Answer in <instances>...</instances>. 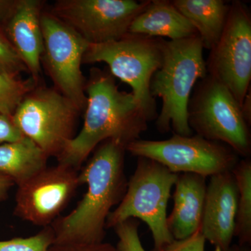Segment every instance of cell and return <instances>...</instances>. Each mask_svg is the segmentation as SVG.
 Wrapping results in <instances>:
<instances>
[{
    "instance_id": "5",
    "label": "cell",
    "mask_w": 251,
    "mask_h": 251,
    "mask_svg": "<svg viewBox=\"0 0 251 251\" xmlns=\"http://www.w3.org/2000/svg\"><path fill=\"white\" fill-rule=\"evenodd\" d=\"M165 42L161 38L128 33L117 41L90 44L82 64H106L114 77L131 87V93L151 122L158 112L156 99L150 93V81L163 62Z\"/></svg>"
},
{
    "instance_id": "16",
    "label": "cell",
    "mask_w": 251,
    "mask_h": 251,
    "mask_svg": "<svg viewBox=\"0 0 251 251\" xmlns=\"http://www.w3.org/2000/svg\"><path fill=\"white\" fill-rule=\"evenodd\" d=\"M128 33L180 40L198 34L191 23L175 8L172 1L152 0L133 20Z\"/></svg>"
},
{
    "instance_id": "15",
    "label": "cell",
    "mask_w": 251,
    "mask_h": 251,
    "mask_svg": "<svg viewBox=\"0 0 251 251\" xmlns=\"http://www.w3.org/2000/svg\"><path fill=\"white\" fill-rule=\"evenodd\" d=\"M206 179V176L193 173L178 175L173 194L174 206L167 218L173 239H186L201 227L207 185Z\"/></svg>"
},
{
    "instance_id": "20",
    "label": "cell",
    "mask_w": 251,
    "mask_h": 251,
    "mask_svg": "<svg viewBox=\"0 0 251 251\" xmlns=\"http://www.w3.org/2000/svg\"><path fill=\"white\" fill-rule=\"evenodd\" d=\"M33 77L22 79L16 75L0 74V113L12 117L18 105L37 87Z\"/></svg>"
},
{
    "instance_id": "22",
    "label": "cell",
    "mask_w": 251,
    "mask_h": 251,
    "mask_svg": "<svg viewBox=\"0 0 251 251\" xmlns=\"http://www.w3.org/2000/svg\"><path fill=\"white\" fill-rule=\"evenodd\" d=\"M23 72H28L27 68L4 33L0 30V74L19 76Z\"/></svg>"
},
{
    "instance_id": "27",
    "label": "cell",
    "mask_w": 251,
    "mask_h": 251,
    "mask_svg": "<svg viewBox=\"0 0 251 251\" xmlns=\"http://www.w3.org/2000/svg\"><path fill=\"white\" fill-rule=\"evenodd\" d=\"M16 0H0V30L3 31L5 23L14 9Z\"/></svg>"
},
{
    "instance_id": "30",
    "label": "cell",
    "mask_w": 251,
    "mask_h": 251,
    "mask_svg": "<svg viewBox=\"0 0 251 251\" xmlns=\"http://www.w3.org/2000/svg\"><path fill=\"white\" fill-rule=\"evenodd\" d=\"M227 251H251L248 246H241L239 244H234L231 246Z\"/></svg>"
},
{
    "instance_id": "6",
    "label": "cell",
    "mask_w": 251,
    "mask_h": 251,
    "mask_svg": "<svg viewBox=\"0 0 251 251\" xmlns=\"http://www.w3.org/2000/svg\"><path fill=\"white\" fill-rule=\"evenodd\" d=\"M188 122L196 135L225 144L250 158L251 125L230 91L209 75L198 81L188 105Z\"/></svg>"
},
{
    "instance_id": "29",
    "label": "cell",
    "mask_w": 251,
    "mask_h": 251,
    "mask_svg": "<svg viewBox=\"0 0 251 251\" xmlns=\"http://www.w3.org/2000/svg\"><path fill=\"white\" fill-rule=\"evenodd\" d=\"M249 90L245 98L243 100L241 108H242V113L245 117L248 123L251 125V90Z\"/></svg>"
},
{
    "instance_id": "28",
    "label": "cell",
    "mask_w": 251,
    "mask_h": 251,
    "mask_svg": "<svg viewBox=\"0 0 251 251\" xmlns=\"http://www.w3.org/2000/svg\"><path fill=\"white\" fill-rule=\"evenodd\" d=\"M14 185V181L11 178L0 175V202L7 199L9 191Z\"/></svg>"
},
{
    "instance_id": "25",
    "label": "cell",
    "mask_w": 251,
    "mask_h": 251,
    "mask_svg": "<svg viewBox=\"0 0 251 251\" xmlns=\"http://www.w3.org/2000/svg\"><path fill=\"white\" fill-rule=\"evenodd\" d=\"M23 135L13 121L12 117L0 113V145L22 139Z\"/></svg>"
},
{
    "instance_id": "13",
    "label": "cell",
    "mask_w": 251,
    "mask_h": 251,
    "mask_svg": "<svg viewBox=\"0 0 251 251\" xmlns=\"http://www.w3.org/2000/svg\"><path fill=\"white\" fill-rule=\"evenodd\" d=\"M238 188L232 171L210 176L206 185L201 230L214 251L232 246L237 212Z\"/></svg>"
},
{
    "instance_id": "24",
    "label": "cell",
    "mask_w": 251,
    "mask_h": 251,
    "mask_svg": "<svg viewBox=\"0 0 251 251\" xmlns=\"http://www.w3.org/2000/svg\"><path fill=\"white\" fill-rule=\"evenodd\" d=\"M206 239L201 227L194 234L181 240L174 239L161 251H204Z\"/></svg>"
},
{
    "instance_id": "7",
    "label": "cell",
    "mask_w": 251,
    "mask_h": 251,
    "mask_svg": "<svg viewBox=\"0 0 251 251\" xmlns=\"http://www.w3.org/2000/svg\"><path fill=\"white\" fill-rule=\"evenodd\" d=\"M80 110L54 88L36 87L25 97L12 119L23 136L48 156L57 158L75 137Z\"/></svg>"
},
{
    "instance_id": "12",
    "label": "cell",
    "mask_w": 251,
    "mask_h": 251,
    "mask_svg": "<svg viewBox=\"0 0 251 251\" xmlns=\"http://www.w3.org/2000/svg\"><path fill=\"white\" fill-rule=\"evenodd\" d=\"M78 171L57 163L18 185L14 214L41 227L50 226L70 202L79 186Z\"/></svg>"
},
{
    "instance_id": "8",
    "label": "cell",
    "mask_w": 251,
    "mask_h": 251,
    "mask_svg": "<svg viewBox=\"0 0 251 251\" xmlns=\"http://www.w3.org/2000/svg\"><path fill=\"white\" fill-rule=\"evenodd\" d=\"M126 151L158 162L176 174L193 173L206 177L232 171L240 161L227 145L198 135L173 133L168 140L138 139L128 144Z\"/></svg>"
},
{
    "instance_id": "19",
    "label": "cell",
    "mask_w": 251,
    "mask_h": 251,
    "mask_svg": "<svg viewBox=\"0 0 251 251\" xmlns=\"http://www.w3.org/2000/svg\"><path fill=\"white\" fill-rule=\"evenodd\" d=\"M238 188L237 212L234 237L239 245L251 244V160H240L232 171Z\"/></svg>"
},
{
    "instance_id": "11",
    "label": "cell",
    "mask_w": 251,
    "mask_h": 251,
    "mask_svg": "<svg viewBox=\"0 0 251 251\" xmlns=\"http://www.w3.org/2000/svg\"><path fill=\"white\" fill-rule=\"evenodd\" d=\"M148 4L135 0H57L49 11L89 44H103L126 35Z\"/></svg>"
},
{
    "instance_id": "18",
    "label": "cell",
    "mask_w": 251,
    "mask_h": 251,
    "mask_svg": "<svg viewBox=\"0 0 251 251\" xmlns=\"http://www.w3.org/2000/svg\"><path fill=\"white\" fill-rule=\"evenodd\" d=\"M49 157L32 140L23 137L14 143L0 145V175L23 184L44 170Z\"/></svg>"
},
{
    "instance_id": "1",
    "label": "cell",
    "mask_w": 251,
    "mask_h": 251,
    "mask_svg": "<svg viewBox=\"0 0 251 251\" xmlns=\"http://www.w3.org/2000/svg\"><path fill=\"white\" fill-rule=\"evenodd\" d=\"M85 92L87 100L82 129L57 157L58 163L77 171L103 141L116 140L126 148L140 139L150 122L133 94L119 90L109 71L91 69Z\"/></svg>"
},
{
    "instance_id": "10",
    "label": "cell",
    "mask_w": 251,
    "mask_h": 251,
    "mask_svg": "<svg viewBox=\"0 0 251 251\" xmlns=\"http://www.w3.org/2000/svg\"><path fill=\"white\" fill-rule=\"evenodd\" d=\"M206 64L208 75L226 86L242 105L251 88V15L245 3H230L224 31Z\"/></svg>"
},
{
    "instance_id": "23",
    "label": "cell",
    "mask_w": 251,
    "mask_h": 251,
    "mask_svg": "<svg viewBox=\"0 0 251 251\" xmlns=\"http://www.w3.org/2000/svg\"><path fill=\"white\" fill-rule=\"evenodd\" d=\"M140 223L135 219L126 220L114 227L117 237L119 251H145L139 237Z\"/></svg>"
},
{
    "instance_id": "14",
    "label": "cell",
    "mask_w": 251,
    "mask_h": 251,
    "mask_svg": "<svg viewBox=\"0 0 251 251\" xmlns=\"http://www.w3.org/2000/svg\"><path fill=\"white\" fill-rule=\"evenodd\" d=\"M41 0H16L14 9L3 27V32L24 63L31 77L39 82L44 39L41 16Z\"/></svg>"
},
{
    "instance_id": "4",
    "label": "cell",
    "mask_w": 251,
    "mask_h": 251,
    "mask_svg": "<svg viewBox=\"0 0 251 251\" xmlns=\"http://www.w3.org/2000/svg\"><path fill=\"white\" fill-rule=\"evenodd\" d=\"M178 175L150 158L138 157L121 202L107 219L106 229L130 219H139L152 234V251H161L174 239L167 224V207Z\"/></svg>"
},
{
    "instance_id": "21",
    "label": "cell",
    "mask_w": 251,
    "mask_h": 251,
    "mask_svg": "<svg viewBox=\"0 0 251 251\" xmlns=\"http://www.w3.org/2000/svg\"><path fill=\"white\" fill-rule=\"evenodd\" d=\"M54 243V230L50 225L31 237L0 241V251H49Z\"/></svg>"
},
{
    "instance_id": "17",
    "label": "cell",
    "mask_w": 251,
    "mask_h": 251,
    "mask_svg": "<svg viewBox=\"0 0 251 251\" xmlns=\"http://www.w3.org/2000/svg\"><path fill=\"white\" fill-rule=\"evenodd\" d=\"M172 2L197 31L204 49L210 50L222 34L230 4L223 0H173Z\"/></svg>"
},
{
    "instance_id": "2",
    "label": "cell",
    "mask_w": 251,
    "mask_h": 251,
    "mask_svg": "<svg viewBox=\"0 0 251 251\" xmlns=\"http://www.w3.org/2000/svg\"><path fill=\"white\" fill-rule=\"evenodd\" d=\"M125 152V147L116 140L99 145L78 175L80 185H87V192L74 210L51 224L54 244L103 242L109 214L127 189Z\"/></svg>"
},
{
    "instance_id": "3",
    "label": "cell",
    "mask_w": 251,
    "mask_h": 251,
    "mask_svg": "<svg viewBox=\"0 0 251 251\" xmlns=\"http://www.w3.org/2000/svg\"><path fill=\"white\" fill-rule=\"evenodd\" d=\"M202 41L198 34L176 41H166L163 62L153 74L150 90L162 100L156 119L161 133L192 135L188 122V105L195 86L207 75Z\"/></svg>"
},
{
    "instance_id": "9",
    "label": "cell",
    "mask_w": 251,
    "mask_h": 251,
    "mask_svg": "<svg viewBox=\"0 0 251 251\" xmlns=\"http://www.w3.org/2000/svg\"><path fill=\"white\" fill-rule=\"evenodd\" d=\"M41 26L44 49L41 62L54 89L83 111L87 97L81 65L90 44L49 11L41 14Z\"/></svg>"
},
{
    "instance_id": "26",
    "label": "cell",
    "mask_w": 251,
    "mask_h": 251,
    "mask_svg": "<svg viewBox=\"0 0 251 251\" xmlns=\"http://www.w3.org/2000/svg\"><path fill=\"white\" fill-rule=\"evenodd\" d=\"M49 251H119L116 247L109 243L96 244H53Z\"/></svg>"
}]
</instances>
